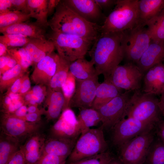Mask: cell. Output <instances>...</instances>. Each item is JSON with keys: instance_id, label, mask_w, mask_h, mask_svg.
<instances>
[{"instance_id": "cell-1", "label": "cell", "mask_w": 164, "mask_h": 164, "mask_svg": "<svg viewBox=\"0 0 164 164\" xmlns=\"http://www.w3.org/2000/svg\"><path fill=\"white\" fill-rule=\"evenodd\" d=\"M122 32L101 33L88 51L97 74L103 75L104 80L124 60Z\"/></svg>"}, {"instance_id": "cell-2", "label": "cell", "mask_w": 164, "mask_h": 164, "mask_svg": "<svg viewBox=\"0 0 164 164\" xmlns=\"http://www.w3.org/2000/svg\"><path fill=\"white\" fill-rule=\"evenodd\" d=\"M48 23L53 32L77 36L93 44L101 34V26L84 19L63 1H60Z\"/></svg>"}, {"instance_id": "cell-3", "label": "cell", "mask_w": 164, "mask_h": 164, "mask_svg": "<svg viewBox=\"0 0 164 164\" xmlns=\"http://www.w3.org/2000/svg\"><path fill=\"white\" fill-rule=\"evenodd\" d=\"M138 0H117L113 10L101 26V33L122 32L138 25Z\"/></svg>"}, {"instance_id": "cell-4", "label": "cell", "mask_w": 164, "mask_h": 164, "mask_svg": "<svg viewBox=\"0 0 164 164\" xmlns=\"http://www.w3.org/2000/svg\"><path fill=\"white\" fill-rule=\"evenodd\" d=\"M156 96L143 92H134L128 102L125 117H131L155 126L162 115Z\"/></svg>"}, {"instance_id": "cell-5", "label": "cell", "mask_w": 164, "mask_h": 164, "mask_svg": "<svg viewBox=\"0 0 164 164\" xmlns=\"http://www.w3.org/2000/svg\"><path fill=\"white\" fill-rule=\"evenodd\" d=\"M103 127L90 128L81 134L68 157L67 164L106 152L108 146Z\"/></svg>"}, {"instance_id": "cell-6", "label": "cell", "mask_w": 164, "mask_h": 164, "mask_svg": "<svg viewBox=\"0 0 164 164\" xmlns=\"http://www.w3.org/2000/svg\"><path fill=\"white\" fill-rule=\"evenodd\" d=\"M151 36L147 27L137 25L122 32V46L126 63L137 64L149 46Z\"/></svg>"}, {"instance_id": "cell-7", "label": "cell", "mask_w": 164, "mask_h": 164, "mask_svg": "<svg viewBox=\"0 0 164 164\" xmlns=\"http://www.w3.org/2000/svg\"><path fill=\"white\" fill-rule=\"evenodd\" d=\"M50 39L53 43L58 54L70 63L84 58L92 44L77 36L53 32Z\"/></svg>"}, {"instance_id": "cell-8", "label": "cell", "mask_w": 164, "mask_h": 164, "mask_svg": "<svg viewBox=\"0 0 164 164\" xmlns=\"http://www.w3.org/2000/svg\"><path fill=\"white\" fill-rule=\"evenodd\" d=\"M151 131L138 135L119 147L118 158L122 164H143L154 140Z\"/></svg>"}, {"instance_id": "cell-9", "label": "cell", "mask_w": 164, "mask_h": 164, "mask_svg": "<svg viewBox=\"0 0 164 164\" xmlns=\"http://www.w3.org/2000/svg\"><path fill=\"white\" fill-rule=\"evenodd\" d=\"M143 76L136 64L127 63L117 66L106 80L121 90L134 92L142 90Z\"/></svg>"}, {"instance_id": "cell-10", "label": "cell", "mask_w": 164, "mask_h": 164, "mask_svg": "<svg viewBox=\"0 0 164 164\" xmlns=\"http://www.w3.org/2000/svg\"><path fill=\"white\" fill-rule=\"evenodd\" d=\"M131 92L125 91L97 110L100 114L103 128H113L119 121L125 118Z\"/></svg>"}, {"instance_id": "cell-11", "label": "cell", "mask_w": 164, "mask_h": 164, "mask_svg": "<svg viewBox=\"0 0 164 164\" xmlns=\"http://www.w3.org/2000/svg\"><path fill=\"white\" fill-rule=\"evenodd\" d=\"M154 127L132 118H125L113 128V143L119 148L136 136L152 131Z\"/></svg>"}, {"instance_id": "cell-12", "label": "cell", "mask_w": 164, "mask_h": 164, "mask_svg": "<svg viewBox=\"0 0 164 164\" xmlns=\"http://www.w3.org/2000/svg\"><path fill=\"white\" fill-rule=\"evenodd\" d=\"M41 126L40 122H29L5 113L1 118V132L16 138L20 142L39 132Z\"/></svg>"}, {"instance_id": "cell-13", "label": "cell", "mask_w": 164, "mask_h": 164, "mask_svg": "<svg viewBox=\"0 0 164 164\" xmlns=\"http://www.w3.org/2000/svg\"><path fill=\"white\" fill-rule=\"evenodd\" d=\"M50 137L69 139L78 138L81 133L74 111L70 108L63 110L50 130Z\"/></svg>"}, {"instance_id": "cell-14", "label": "cell", "mask_w": 164, "mask_h": 164, "mask_svg": "<svg viewBox=\"0 0 164 164\" xmlns=\"http://www.w3.org/2000/svg\"><path fill=\"white\" fill-rule=\"evenodd\" d=\"M98 76L96 75L85 80H76V90L70 102V108H92L96 90L100 84Z\"/></svg>"}, {"instance_id": "cell-15", "label": "cell", "mask_w": 164, "mask_h": 164, "mask_svg": "<svg viewBox=\"0 0 164 164\" xmlns=\"http://www.w3.org/2000/svg\"><path fill=\"white\" fill-rule=\"evenodd\" d=\"M63 2L80 16L91 22L98 24L105 19L102 10L94 0H67Z\"/></svg>"}, {"instance_id": "cell-16", "label": "cell", "mask_w": 164, "mask_h": 164, "mask_svg": "<svg viewBox=\"0 0 164 164\" xmlns=\"http://www.w3.org/2000/svg\"><path fill=\"white\" fill-rule=\"evenodd\" d=\"M58 56L53 52L36 64L31 78L36 85L48 86L56 71Z\"/></svg>"}, {"instance_id": "cell-17", "label": "cell", "mask_w": 164, "mask_h": 164, "mask_svg": "<svg viewBox=\"0 0 164 164\" xmlns=\"http://www.w3.org/2000/svg\"><path fill=\"white\" fill-rule=\"evenodd\" d=\"M142 91L155 96L164 91V64L162 63L150 68L144 74Z\"/></svg>"}, {"instance_id": "cell-18", "label": "cell", "mask_w": 164, "mask_h": 164, "mask_svg": "<svg viewBox=\"0 0 164 164\" xmlns=\"http://www.w3.org/2000/svg\"><path fill=\"white\" fill-rule=\"evenodd\" d=\"M164 61V41L151 40L147 49L136 64L143 75L150 68Z\"/></svg>"}, {"instance_id": "cell-19", "label": "cell", "mask_w": 164, "mask_h": 164, "mask_svg": "<svg viewBox=\"0 0 164 164\" xmlns=\"http://www.w3.org/2000/svg\"><path fill=\"white\" fill-rule=\"evenodd\" d=\"M46 140L44 136L38 132L28 137L24 144L20 146L26 164H34L40 159Z\"/></svg>"}, {"instance_id": "cell-20", "label": "cell", "mask_w": 164, "mask_h": 164, "mask_svg": "<svg viewBox=\"0 0 164 164\" xmlns=\"http://www.w3.org/2000/svg\"><path fill=\"white\" fill-rule=\"evenodd\" d=\"M50 137L46 140L42 154H52L67 159L77 140Z\"/></svg>"}, {"instance_id": "cell-21", "label": "cell", "mask_w": 164, "mask_h": 164, "mask_svg": "<svg viewBox=\"0 0 164 164\" xmlns=\"http://www.w3.org/2000/svg\"><path fill=\"white\" fill-rule=\"evenodd\" d=\"M23 47L32 63L36 64L45 56L53 53L55 48L53 42L46 38L30 39Z\"/></svg>"}, {"instance_id": "cell-22", "label": "cell", "mask_w": 164, "mask_h": 164, "mask_svg": "<svg viewBox=\"0 0 164 164\" xmlns=\"http://www.w3.org/2000/svg\"><path fill=\"white\" fill-rule=\"evenodd\" d=\"M137 25L145 26L164 9V0H138Z\"/></svg>"}, {"instance_id": "cell-23", "label": "cell", "mask_w": 164, "mask_h": 164, "mask_svg": "<svg viewBox=\"0 0 164 164\" xmlns=\"http://www.w3.org/2000/svg\"><path fill=\"white\" fill-rule=\"evenodd\" d=\"M43 27L36 23L22 22L0 28L3 35L9 34H19L31 39H45Z\"/></svg>"}, {"instance_id": "cell-24", "label": "cell", "mask_w": 164, "mask_h": 164, "mask_svg": "<svg viewBox=\"0 0 164 164\" xmlns=\"http://www.w3.org/2000/svg\"><path fill=\"white\" fill-rule=\"evenodd\" d=\"M45 103L47 106L45 114L48 121L58 118L62 112L65 99L61 91H55L48 87Z\"/></svg>"}, {"instance_id": "cell-25", "label": "cell", "mask_w": 164, "mask_h": 164, "mask_svg": "<svg viewBox=\"0 0 164 164\" xmlns=\"http://www.w3.org/2000/svg\"><path fill=\"white\" fill-rule=\"evenodd\" d=\"M121 90L109 81L104 80L97 87L92 108L99 109L122 93Z\"/></svg>"}, {"instance_id": "cell-26", "label": "cell", "mask_w": 164, "mask_h": 164, "mask_svg": "<svg viewBox=\"0 0 164 164\" xmlns=\"http://www.w3.org/2000/svg\"><path fill=\"white\" fill-rule=\"evenodd\" d=\"M69 71L77 80H85L98 75L93 62L84 58L71 63Z\"/></svg>"}, {"instance_id": "cell-27", "label": "cell", "mask_w": 164, "mask_h": 164, "mask_svg": "<svg viewBox=\"0 0 164 164\" xmlns=\"http://www.w3.org/2000/svg\"><path fill=\"white\" fill-rule=\"evenodd\" d=\"M20 142L16 138L1 132L0 135V164H7L20 149Z\"/></svg>"}, {"instance_id": "cell-28", "label": "cell", "mask_w": 164, "mask_h": 164, "mask_svg": "<svg viewBox=\"0 0 164 164\" xmlns=\"http://www.w3.org/2000/svg\"><path fill=\"white\" fill-rule=\"evenodd\" d=\"M48 2L47 0H27L31 17L36 19L35 23L42 27L49 26Z\"/></svg>"}, {"instance_id": "cell-29", "label": "cell", "mask_w": 164, "mask_h": 164, "mask_svg": "<svg viewBox=\"0 0 164 164\" xmlns=\"http://www.w3.org/2000/svg\"><path fill=\"white\" fill-rule=\"evenodd\" d=\"M70 63L58 54L56 71L48 87L55 91H61L67 78Z\"/></svg>"}, {"instance_id": "cell-30", "label": "cell", "mask_w": 164, "mask_h": 164, "mask_svg": "<svg viewBox=\"0 0 164 164\" xmlns=\"http://www.w3.org/2000/svg\"><path fill=\"white\" fill-rule=\"evenodd\" d=\"M77 119L81 134L83 133L101 122L98 111L92 108L80 109ZM80 134V135H81Z\"/></svg>"}, {"instance_id": "cell-31", "label": "cell", "mask_w": 164, "mask_h": 164, "mask_svg": "<svg viewBox=\"0 0 164 164\" xmlns=\"http://www.w3.org/2000/svg\"><path fill=\"white\" fill-rule=\"evenodd\" d=\"M151 40L156 42L164 41V9L146 25Z\"/></svg>"}, {"instance_id": "cell-32", "label": "cell", "mask_w": 164, "mask_h": 164, "mask_svg": "<svg viewBox=\"0 0 164 164\" xmlns=\"http://www.w3.org/2000/svg\"><path fill=\"white\" fill-rule=\"evenodd\" d=\"M143 164H164V142L160 139L153 141Z\"/></svg>"}, {"instance_id": "cell-33", "label": "cell", "mask_w": 164, "mask_h": 164, "mask_svg": "<svg viewBox=\"0 0 164 164\" xmlns=\"http://www.w3.org/2000/svg\"><path fill=\"white\" fill-rule=\"evenodd\" d=\"M26 72L20 65L17 64L13 67L0 75L1 91L8 89L17 79L23 76Z\"/></svg>"}, {"instance_id": "cell-34", "label": "cell", "mask_w": 164, "mask_h": 164, "mask_svg": "<svg viewBox=\"0 0 164 164\" xmlns=\"http://www.w3.org/2000/svg\"><path fill=\"white\" fill-rule=\"evenodd\" d=\"M31 17L30 14L17 11L0 14V28L18 23L26 22Z\"/></svg>"}, {"instance_id": "cell-35", "label": "cell", "mask_w": 164, "mask_h": 164, "mask_svg": "<svg viewBox=\"0 0 164 164\" xmlns=\"http://www.w3.org/2000/svg\"><path fill=\"white\" fill-rule=\"evenodd\" d=\"M8 54L14 59L17 64L20 65L25 71L33 63L27 51L23 47L8 48Z\"/></svg>"}, {"instance_id": "cell-36", "label": "cell", "mask_w": 164, "mask_h": 164, "mask_svg": "<svg viewBox=\"0 0 164 164\" xmlns=\"http://www.w3.org/2000/svg\"><path fill=\"white\" fill-rule=\"evenodd\" d=\"M76 85V79L69 71L67 79L61 89L65 99L63 111L67 108H70V102L74 94Z\"/></svg>"}, {"instance_id": "cell-37", "label": "cell", "mask_w": 164, "mask_h": 164, "mask_svg": "<svg viewBox=\"0 0 164 164\" xmlns=\"http://www.w3.org/2000/svg\"><path fill=\"white\" fill-rule=\"evenodd\" d=\"M31 38L19 34H4L0 36V42L5 44L8 47H19L24 46Z\"/></svg>"}, {"instance_id": "cell-38", "label": "cell", "mask_w": 164, "mask_h": 164, "mask_svg": "<svg viewBox=\"0 0 164 164\" xmlns=\"http://www.w3.org/2000/svg\"><path fill=\"white\" fill-rule=\"evenodd\" d=\"M114 158L111 153L106 151L68 164H108Z\"/></svg>"}, {"instance_id": "cell-39", "label": "cell", "mask_w": 164, "mask_h": 164, "mask_svg": "<svg viewBox=\"0 0 164 164\" xmlns=\"http://www.w3.org/2000/svg\"><path fill=\"white\" fill-rule=\"evenodd\" d=\"M67 159L49 154H42L34 164H66Z\"/></svg>"}, {"instance_id": "cell-40", "label": "cell", "mask_w": 164, "mask_h": 164, "mask_svg": "<svg viewBox=\"0 0 164 164\" xmlns=\"http://www.w3.org/2000/svg\"><path fill=\"white\" fill-rule=\"evenodd\" d=\"M31 90L32 93V98L38 104L41 103L47 94V91L45 86L36 85Z\"/></svg>"}, {"instance_id": "cell-41", "label": "cell", "mask_w": 164, "mask_h": 164, "mask_svg": "<svg viewBox=\"0 0 164 164\" xmlns=\"http://www.w3.org/2000/svg\"><path fill=\"white\" fill-rule=\"evenodd\" d=\"M12 11H17L29 14L27 0H11Z\"/></svg>"}, {"instance_id": "cell-42", "label": "cell", "mask_w": 164, "mask_h": 164, "mask_svg": "<svg viewBox=\"0 0 164 164\" xmlns=\"http://www.w3.org/2000/svg\"><path fill=\"white\" fill-rule=\"evenodd\" d=\"M31 82L28 74L23 76L22 80L20 89L19 94L23 97L31 90Z\"/></svg>"}, {"instance_id": "cell-43", "label": "cell", "mask_w": 164, "mask_h": 164, "mask_svg": "<svg viewBox=\"0 0 164 164\" xmlns=\"http://www.w3.org/2000/svg\"><path fill=\"white\" fill-rule=\"evenodd\" d=\"M45 111L43 109L38 112L27 113L24 117V120L31 122H39L41 116L42 114H45Z\"/></svg>"}, {"instance_id": "cell-44", "label": "cell", "mask_w": 164, "mask_h": 164, "mask_svg": "<svg viewBox=\"0 0 164 164\" xmlns=\"http://www.w3.org/2000/svg\"><path fill=\"white\" fill-rule=\"evenodd\" d=\"M101 9L106 10L111 9L116 5L117 0H94Z\"/></svg>"}, {"instance_id": "cell-45", "label": "cell", "mask_w": 164, "mask_h": 164, "mask_svg": "<svg viewBox=\"0 0 164 164\" xmlns=\"http://www.w3.org/2000/svg\"><path fill=\"white\" fill-rule=\"evenodd\" d=\"M7 164H26L23 154L20 149L13 155Z\"/></svg>"}, {"instance_id": "cell-46", "label": "cell", "mask_w": 164, "mask_h": 164, "mask_svg": "<svg viewBox=\"0 0 164 164\" xmlns=\"http://www.w3.org/2000/svg\"><path fill=\"white\" fill-rule=\"evenodd\" d=\"M27 113V107L25 104H24L16 110L13 113L8 114L12 116L24 120V117Z\"/></svg>"}, {"instance_id": "cell-47", "label": "cell", "mask_w": 164, "mask_h": 164, "mask_svg": "<svg viewBox=\"0 0 164 164\" xmlns=\"http://www.w3.org/2000/svg\"><path fill=\"white\" fill-rule=\"evenodd\" d=\"M23 76L17 79L9 88L6 93H18L20 89Z\"/></svg>"}, {"instance_id": "cell-48", "label": "cell", "mask_w": 164, "mask_h": 164, "mask_svg": "<svg viewBox=\"0 0 164 164\" xmlns=\"http://www.w3.org/2000/svg\"><path fill=\"white\" fill-rule=\"evenodd\" d=\"M12 11V3L11 0H0V14Z\"/></svg>"}, {"instance_id": "cell-49", "label": "cell", "mask_w": 164, "mask_h": 164, "mask_svg": "<svg viewBox=\"0 0 164 164\" xmlns=\"http://www.w3.org/2000/svg\"><path fill=\"white\" fill-rule=\"evenodd\" d=\"M157 133L161 140L164 142V120H161L157 125Z\"/></svg>"}, {"instance_id": "cell-50", "label": "cell", "mask_w": 164, "mask_h": 164, "mask_svg": "<svg viewBox=\"0 0 164 164\" xmlns=\"http://www.w3.org/2000/svg\"><path fill=\"white\" fill-rule=\"evenodd\" d=\"M60 1L59 0H48V9L49 15L52 14L56 9Z\"/></svg>"}, {"instance_id": "cell-51", "label": "cell", "mask_w": 164, "mask_h": 164, "mask_svg": "<svg viewBox=\"0 0 164 164\" xmlns=\"http://www.w3.org/2000/svg\"><path fill=\"white\" fill-rule=\"evenodd\" d=\"M17 64V63L15 60L11 57L7 64L2 69L0 70V74L1 75L6 71L9 70Z\"/></svg>"}, {"instance_id": "cell-52", "label": "cell", "mask_w": 164, "mask_h": 164, "mask_svg": "<svg viewBox=\"0 0 164 164\" xmlns=\"http://www.w3.org/2000/svg\"><path fill=\"white\" fill-rule=\"evenodd\" d=\"M11 57V56L8 54L0 56V70L7 64Z\"/></svg>"}, {"instance_id": "cell-53", "label": "cell", "mask_w": 164, "mask_h": 164, "mask_svg": "<svg viewBox=\"0 0 164 164\" xmlns=\"http://www.w3.org/2000/svg\"><path fill=\"white\" fill-rule=\"evenodd\" d=\"M11 98L12 103H15L17 101L23 99V97L19 93H6Z\"/></svg>"}, {"instance_id": "cell-54", "label": "cell", "mask_w": 164, "mask_h": 164, "mask_svg": "<svg viewBox=\"0 0 164 164\" xmlns=\"http://www.w3.org/2000/svg\"><path fill=\"white\" fill-rule=\"evenodd\" d=\"M8 48L5 44L0 42V56L7 54Z\"/></svg>"}, {"instance_id": "cell-55", "label": "cell", "mask_w": 164, "mask_h": 164, "mask_svg": "<svg viewBox=\"0 0 164 164\" xmlns=\"http://www.w3.org/2000/svg\"><path fill=\"white\" fill-rule=\"evenodd\" d=\"M12 103V101L10 97L8 95L6 94L3 100V110Z\"/></svg>"}, {"instance_id": "cell-56", "label": "cell", "mask_w": 164, "mask_h": 164, "mask_svg": "<svg viewBox=\"0 0 164 164\" xmlns=\"http://www.w3.org/2000/svg\"><path fill=\"white\" fill-rule=\"evenodd\" d=\"M159 105L162 115L164 116V91L161 95Z\"/></svg>"}, {"instance_id": "cell-57", "label": "cell", "mask_w": 164, "mask_h": 164, "mask_svg": "<svg viewBox=\"0 0 164 164\" xmlns=\"http://www.w3.org/2000/svg\"><path fill=\"white\" fill-rule=\"evenodd\" d=\"M37 107V105H29L27 107L28 113H33L39 112L41 110Z\"/></svg>"}, {"instance_id": "cell-58", "label": "cell", "mask_w": 164, "mask_h": 164, "mask_svg": "<svg viewBox=\"0 0 164 164\" xmlns=\"http://www.w3.org/2000/svg\"><path fill=\"white\" fill-rule=\"evenodd\" d=\"M22 97L25 102V104H27L28 102L32 97V93L31 90L26 93Z\"/></svg>"}, {"instance_id": "cell-59", "label": "cell", "mask_w": 164, "mask_h": 164, "mask_svg": "<svg viewBox=\"0 0 164 164\" xmlns=\"http://www.w3.org/2000/svg\"><path fill=\"white\" fill-rule=\"evenodd\" d=\"M108 164H122L118 159L114 158Z\"/></svg>"}]
</instances>
